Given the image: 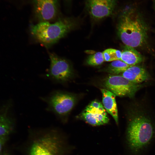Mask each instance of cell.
I'll return each instance as SVG.
<instances>
[{
  "label": "cell",
  "mask_w": 155,
  "mask_h": 155,
  "mask_svg": "<svg viewBox=\"0 0 155 155\" xmlns=\"http://www.w3.org/2000/svg\"><path fill=\"white\" fill-rule=\"evenodd\" d=\"M9 136H0V153L2 152L3 147L7 141Z\"/></svg>",
  "instance_id": "obj_18"
},
{
  "label": "cell",
  "mask_w": 155,
  "mask_h": 155,
  "mask_svg": "<svg viewBox=\"0 0 155 155\" xmlns=\"http://www.w3.org/2000/svg\"><path fill=\"white\" fill-rule=\"evenodd\" d=\"M155 137V126L143 111L137 108L129 122L126 140L132 155H140L150 144Z\"/></svg>",
  "instance_id": "obj_2"
},
{
  "label": "cell",
  "mask_w": 155,
  "mask_h": 155,
  "mask_svg": "<svg viewBox=\"0 0 155 155\" xmlns=\"http://www.w3.org/2000/svg\"><path fill=\"white\" fill-rule=\"evenodd\" d=\"M102 95L103 105L107 112L113 117L116 123H118L117 106L116 95L107 89H101Z\"/></svg>",
  "instance_id": "obj_12"
},
{
  "label": "cell",
  "mask_w": 155,
  "mask_h": 155,
  "mask_svg": "<svg viewBox=\"0 0 155 155\" xmlns=\"http://www.w3.org/2000/svg\"><path fill=\"white\" fill-rule=\"evenodd\" d=\"M26 155H69L72 147L63 132L51 127L30 131Z\"/></svg>",
  "instance_id": "obj_1"
},
{
  "label": "cell",
  "mask_w": 155,
  "mask_h": 155,
  "mask_svg": "<svg viewBox=\"0 0 155 155\" xmlns=\"http://www.w3.org/2000/svg\"><path fill=\"white\" fill-rule=\"evenodd\" d=\"M79 117L88 123L94 126L104 125L108 123L109 121L103 104L96 100L90 103Z\"/></svg>",
  "instance_id": "obj_8"
},
{
  "label": "cell",
  "mask_w": 155,
  "mask_h": 155,
  "mask_svg": "<svg viewBox=\"0 0 155 155\" xmlns=\"http://www.w3.org/2000/svg\"><path fill=\"white\" fill-rule=\"evenodd\" d=\"M104 61L102 52H98L89 56L86 62L89 65L96 66L101 64Z\"/></svg>",
  "instance_id": "obj_17"
},
{
  "label": "cell",
  "mask_w": 155,
  "mask_h": 155,
  "mask_svg": "<svg viewBox=\"0 0 155 155\" xmlns=\"http://www.w3.org/2000/svg\"><path fill=\"white\" fill-rule=\"evenodd\" d=\"M40 98L46 104V110L54 114L63 124L67 122L68 115L77 99L75 95L61 90L53 91Z\"/></svg>",
  "instance_id": "obj_5"
},
{
  "label": "cell",
  "mask_w": 155,
  "mask_h": 155,
  "mask_svg": "<svg viewBox=\"0 0 155 155\" xmlns=\"http://www.w3.org/2000/svg\"><path fill=\"white\" fill-rule=\"evenodd\" d=\"M14 123L11 119L0 115V136H9L13 132Z\"/></svg>",
  "instance_id": "obj_14"
},
{
  "label": "cell",
  "mask_w": 155,
  "mask_h": 155,
  "mask_svg": "<svg viewBox=\"0 0 155 155\" xmlns=\"http://www.w3.org/2000/svg\"><path fill=\"white\" fill-rule=\"evenodd\" d=\"M104 84L107 89L116 96L133 97L136 92L143 86L141 84L133 83L123 76L110 75L104 80Z\"/></svg>",
  "instance_id": "obj_7"
},
{
  "label": "cell",
  "mask_w": 155,
  "mask_h": 155,
  "mask_svg": "<svg viewBox=\"0 0 155 155\" xmlns=\"http://www.w3.org/2000/svg\"><path fill=\"white\" fill-rule=\"evenodd\" d=\"M49 56L50 64L46 76L54 83L66 85L73 76L71 65L66 59L54 53H49Z\"/></svg>",
  "instance_id": "obj_6"
},
{
  "label": "cell",
  "mask_w": 155,
  "mask_h": 155,
  "mask_svg": "<svg viewBox=\"0 0 155 155\" xmlns=\"http://www.w3.org/2000/svg\"><path fill=\"white\" fill-rule=\"evenodd\" d=\"M142 55L134 48L125 45L122 51L121 60L130 65H135L143 60Z\"/></svg>",
  "instance_id": "obj_13"
},
{
  "label": "cell",
  "mask_w": 155,
  "mask_h": 155,
  "mask_svg": "<svg viewBox=\"0 0 155 155\" xmlns=\"http://www.w3.org/2000/svg\"><path fill=\"white\" fill-rule=\"evenodd\" d=\"M125 8L118 24L119 36L125 45L134 48L141 46L147 38L146 24L137 7L132 5Z\"/></svg>",
  "instance_id": "obj_3"
},
{
  "label": "cell",
  "mask_w": 155,
  "mask_h": 155,
  "mask_svg": "<svg viewBox=\"0 0 155 155\" xmlns=\"http://www.w3.org/2000/svg\"><path fill=\"white\" fill-rule=\"evenodd\" d=\"M122 75L131 82L137 84H141L150 78L148 73L144 68L135 65L129 67L122 73Z\"/></svg>",
  "instance_id": "obj_11"
},
{
  "label": "cell",
  "mask_w": 155,
  "mask_h": 155,
  "mask_svg": "<svg viewBox=\"0 0 155 155\" xmlns=\"http://www.w3.org/2000/svg\"><path fill=\"white\" fill-rule=\"evenodd\" d=\"M76 22L71 18H59L56 22H39L36 24H31L30 29L33 38L46 47L56 43L73 29Z\"/></svg>",
  "instance_id": "obj_4"
},
{
  "label": "cell",
  "mask_w": 155,
  "mask_h": 155,
  "mask_svg": "<svg viewBox=\"0 0 155 155\" xmlns=\"http://www.w3.org/2000/svg\"><path fill=\"white\" fill-rule=\"evenodd\" d=\"M154 7L155 9V0H154Z\"/></svg>",
  "instance_id": "obj_20"
},
{
  "label": "cell",
  "mask_w": 155,
  "mask_h": 155,
  "mask_svg": "<svg viewBox=\"0 0 155 155\" xmlns=\"http://www.w3.org/2000/svg\"><path fill=\"white\" fill-rule=\"evenodd\" d=\"M34 15L39 22L52 21L58 11L57 0H33Z\"/></svg>",
  "instance_id": "obj_10"
},
{
  "label": "cell",
  "mask_w": 155,
  "mask_h": 155,
  "mask_svg": "<svg viewBox=\"0 0 155 155\" xmlns=\"http://www.w3.org/2000/svg\"><path fill=\"white\" fill-rule=\"evenodd\" d=\"M117 3V0H86V7L92 18L100 20L111 15Z\"/></svg>",
  "instance_id": "obj_9"
},
{
  "label": "cell",
  "mask_w": 155,
  "mask_h": 155,
  "mask_svg": "<svg viewBox=\"0 0 155 155\" xmlns=\"http://www.w3.org/2000/svg\"><path fill=\"white\" fill-rule=\"evenodd\" d=\"M105 61L109 62L121 60L122 51L116 49L110 48L102 52Z\"/></svg>",
  "instance_id": "obj_16"
},
{
  "label": "cell",
  "mask_w": 155,
  "mask_h": 155,
  "mask_svg": "<svg viewBox=\"0 0 155 155\" xmlns=\"http://www.w3.org/2000/svg\"><path fill=\"white\" fill-rule=\"evenodd\" d=\"M0 155H10L7 152L5 151L1 152L0 153Z\"/></svg>",
  "instance_id": "obj_19"
},
{
  "label": "cell",
  "mask_w": 155,
  "mask_h": 155,
  "mask_svg": "<svg viewBox=\"0 0 155 155\" xmlns=\"http://www.w3.org/2000/svg\"><path fill=\"white\" fill-rule=\"evenodd\" d=\"M129 65L121 60L112 62L105 70V71L113 74H118L126 70Z\"/></svg>",
  "instance_id": "obj_15"
}]
</instances>
